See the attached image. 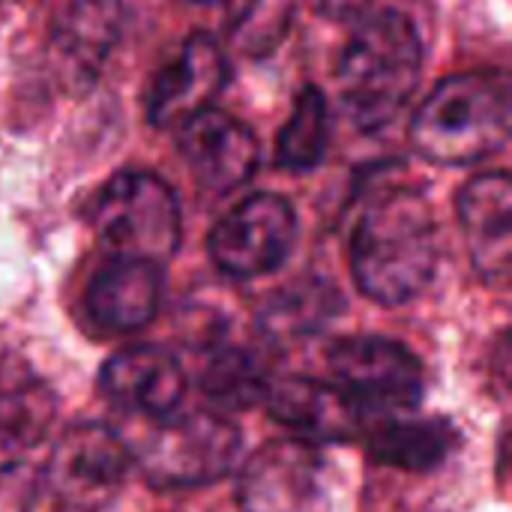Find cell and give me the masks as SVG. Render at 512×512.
Instances as JSON below:
<instances>
[{
	"label": "cell",
	"mask_w": 512,
	"mask_h": 512,
	"mask_svg": "<svg viewBox=\"0 0 512 512\" xmlns=\"http://www.w3.org/2000/svg\"><path fill=\"white\" fill-rule=\"evenodd\" d=\"M423 42L414 21L381 9L363 18L342 48L336 81L342 105L363 132H378L396 120L417 90Z\"/></svg>",
	"instance_id": "cell-2"
},
{
	"label": "cell",
	"mask_w": 512,
	"mask_h": 512,
	"mask_svg": "<svg viewBox=\"0 0 512 512\" xmlns=\"http://www.w3.org/2000/svg\"><path fill=\"white\" fill-rule=\"evenodd\" d=\"M93 228L111 258L168 264L180 249V201L150 171L114 174L93 207Z\"/></svg>",
	"instance_id": "cell-4"
},
{
	"label": "cell",
	"mask_w": 512,
	"mask_h": 512,
	"mask_svg": "<svg viewBox=\"0 0 512 512\" xmlns=\"http://www.w3.org/2000/svg\"><path fill=\"white\" fill-rule=\"evenodd\" d=\"M120 0H72L60 9L51 27V51L60 75L72 87H87L99 75L111 48L120 39Z\"/></svg>",
	"instance_id": "cell-15"
},
{
	"label": "cell",
	"mask_w": 512,
	"mask_h": 512,
	"mask_svg": "<svg viewBox=\"0 0 512 512\" xmlns=\"http://www.w3.org/2000/svg\"><path fill=\"white\" fill-rule=\"evenodd\" d=\"M177 147L195 183L207 192H231L249 183L261 159L255 132L219 108L186 117L177 126Z\"/></svg>",
	"instance_id": "cell-10"
},
{
	"label": "cell",
	"mask_w": 512,
	"mask_h": 512,
	"mask_svg": "<svg viewBox=\"0 0 512 512\" xmlns=\"http://www.w3.org/2000/svg\"><path fill=\"white\" fill-rule=\"evenodd\" d=\"M297 240V216L279 195L258 192L231 207L210 231L213 264L234 279H258L279 270Z\"/></svg>",
	"instance_id": "cell-7"
},
{
	"label": "cell",
	"mask_w": 512,
	"mask_h": 512,
	"mask_svg": "<svg viewBox=\"0 0 512 512\" xmlns=\"http://www.w3.org/2000/svg\"><path fill=\"white\" fill-rule=\"evenodd\" d=\"M51 387L21 360L0 357V453L36 447L54 423Z\"/></svg>",
	"instance_id": "cell-17"
},
{
	"label": "cell",
	"mask_w": 512,
	"mask_h": 512,
	"mask_svg": "<svg viewBox=\"0 0 512 512\" xmlns=\"http://www.w3.org/2000/svg\"><path fill=\"white\" fill-rule=\"evenodd\" d=\"M228 81V60L210 33H192L180 54L153 78L147 93V120L159 129L180 126L195 111L210 108Z\"/></svg>",
	"instance_id": "cell-11"
},
{
	"label": "cell",
	"mask_w": 512,
	"mask_h": 512,
	"mask_svg": "<svg viewBox=\"0 0 512 512\" xmlns=\"http://www.w3.org/2000/svg\"><path fill=\"white\" fill-rule=\"evenodd\" d=\"M186 3H219V0H186Z\"/></svg>",
	"instance_id": "cell-25"
},
{
	"label": "cell",
	"mask_w": 512,
	"mask_h": 512,
	"mask_svg": "<svg viewBox=\"0 0 512 512\" xmlns=\"http://www.w3.org/2000/svg\"><path fill=\"white\" fill-rule=\"evenodd\" d=\"M414 147L438 165H471L510 141V78L477 69L444 78L411 120Z\"/></svg>",
	"instance_id": "cell-3"
},
{
	"label": "cell",
	"mask_w": 512,
	"mask_h": 512,
	"mask_svg": "<svg viewBox=\"0 0 512 512\" xmlns=\"http://www.w3.org/2000/svg\"><path fill=\"white\" fill-rule=\"evenodd\" d=\"M333 384L360 408L363 417L414 414L423 402V366L393 339L348 336L327 354Z\"/></svg>",
	"instance_id": "cell-6"
},
{
	"label": "cell",
	"mask_w": 512,
	"mask_h": 512,
	"mask_svg": "<svg viewBox=\"0 0 512 512\" xmlns=\"http://www.w3.org/2000/svg\"><path fill=\"white\" fill-rule=\"evenodd\" d=\"M330 141L327 99L315 84H306L291 108L288 123L276 141V162L285 171H312L324 162Z\"/></svg>",
	"instance_id": "cell-19"
},
{
	"label": "cell",
	"mask_w": 512,
	"mask_h": 512,
	"mask_svg": "<svg viewBox=\"0 0 512 512\" xmlns=\"http://www.w3.org/2000/svg\"><path fill=\"white\" fill-rule=\"evenodd\" d=\"M162 267L132 258H111L87 285L84 309L108 333H135L159 309Z\"/></svg>",
	"instance_id": "cell-16"
},
{
	"label": "cell",
	"mask_w": 512,
	"mask_h": 512,
	"mask_svg": "<svg viewBox=\"0 0 512 512\" xmlns=\"http://www.w3.org/2000/svg\"><path fill=\"white\" fill-rule=\"evenodd\" d=\"M372 0H315V9L330 21H354L363 18Z\"/></svg>",
	"instance_id": "cell-24"
},
{
	"label": "cell",
	"mask_w": 512,
	"mask_h": 512,
	"mask_svg": "<svg viewBox=\"0 0 512 512\" xmlns=\"http://www.w3.org/2000/svg\"><path fill=\"white\" fill-rule=\"evenodd\" d=\"M456 429L441 417H387L369 432V450L378 462L405 471H432L456 450Z\"/></svg>",
	"instance_id": "cell-18"
},
{
	"label": "cell",
	"mask_w": 512,
	"mask_h": 512,
	"mask_svg": "<svg viewBox=\"0 0 512 512\" xmlns=\"http://www.w3.org/2000/svg\"><path fill=\"white\" fill-rule=\"evenodd\" d=\"M438 267V228L429 201L396 189L369 204L351 237L357 288L381 306H402L426 291Z\"/></svg>",
	"instance_id": "cell-1"
},
{
	"label": "cell",
	"mask_w": 512,
	"mask_h": 512,
	"mask_svg": "<svg viewBox=\"0 0 512 512\" xmlns=\"http://www.w3.org/2000/svg\"><path fill=\"white\" fill-rule=\"evenodd\" d=\"M240 456V429L219 414L192 411L162 423L132 453L156 489H195L222 480Z\"/></svg>",
	"instance_id": "cell-5"
},
{
	"label": "cell",
	"mask_w": 512,
	"mask_h": 512,
	"mask_svg": "<svg viewBox=\"0 0 512 512\" xmlns=\"http://www.w3.org/2000/svg\"><path fill=\"white\" fill-rule=\"evenodd\" d=\"M201 387L222 408H249L264 399L270 375L252 348L222 345L207 357Z\"/></svg>",
	"instance_id": "cell-20"
},
{
	"label": "cell",
	"mask_w": 512,
	"mask_h": 512,
	"mask_svg": "<svg viewBox=\"0 0 512 512\" xmlns=\"http://www.w3.org/2000/svg\"><path fill=\"white\" fill-rule=\"evenodd\" d=\"M39 495V474L24 462L0 465V512H33Z\"/></svg>",
	"instance_id": "cell-23"
},
{
	"label": "cell",
	"mask_w": 512,
	"mask_h": 512,
	"mask_svg": "<svg viewBox=\"0 0 512 512\" xmlns=\"http://www.w3.org/2000/svg\"><path fill=\"white\" fill-rule=\"evenodd\" d=\"M132 468V450L102 423L69 426L51 453L48 489L75 512L102 510L123 489Z\"/></svg>",
	"instance_id": "cell-8"
},
{
	"label": "cell",
	"mask_w": 512,
	"mask_h": 512,
	"mask_svg": "<svg viewBox=\"0 0 512 512\" xmlns=\"http://www.w3.org/2000/svg\"><path fill=\"white\" fill-rule=\"evenodd\" d=\"M459 222L477 273L507 288L512 273V180L507 171H492L468 180L459 192Z\"/></svg>",
	"instance_id": "cell-12"
},
{
	"label": "cell",
	"mask_w": 512,
	"mask_h": 512,
	"mask_svg": "<svg viewBox=\"0 0 512 512\" xmlns=\"http://www.w3.org/2000/svg\"><path fill=\"white\" fill-rule=\"evenodd\" d=\"M99 387L117 408L162 420L183 402L186 372L174 351L162 345H135L117 351L102 366Z\"/></svg>",
	"instance_id": "cell-13"
},
{
	"label": "cell",
	"mask_w": 512,
	"mask_h": 512,
	"mask_svg": "<svg viewBox=\"0 0 512 512\" xmlns=\"http://www.w3.org/2000/svg\"><path fill=\"white\" fill-rule=\"evenodd\" d=\"M264 402L276 423L309 444H348L366 432V417L336 384L315 378L270 381Z\"/></svg>",
	"instance_id": "cell-14"
},
{
	"label": "cell",
	"mask_w": 512,
	"mask_h": 512,
	"mask_svg": "<svg viewBox=\"0 0 512 512\" xmlns=\"http://www.w3.org/2000/svg\"><path fill=\"white\" fill-rule=\"evenodd\" d=\"M327 309H336V294L321 282H312V285L300 282V285L279 291L270 300V306L261 315V324L273 336H294V333H306L324 324V318L330 315Z\"/></svg>",
	"instance_id": "cell-22"
},
{
	"label": "cell",
	"mask_w": 512,
	"mask_h": 512,
	"mask_svg": "<svg viewBox=\"0 0 512 512\" xmlns=\"http://www.w3.org/2000/svg\"><path fill=\"white\" fill-rule=\"evenodd\" d=\"M297 0H228L231 45L249 57L273 54L291 30Z\"/></svg>",
	"instance_id": "cell-21"
},
{
	"label": "cell",
	"mask_w": 512,
	"mask_h": 512,
	"mask_svg": "<svg viewBox=\"0 0 512 512\" xmlns=\"http://www.w3.org/2000/svg\"><path fill=\"white\" fill-rule=\"evenodd\" d=\"M324 459L315 444L288 438L258 447L240 471L243 512H309L318 501Z\"/></svg>",
	"instance_id": "cell-9"
}]
</instances>
